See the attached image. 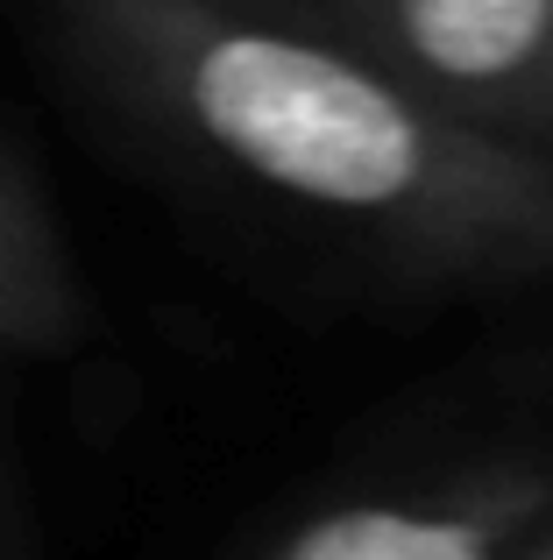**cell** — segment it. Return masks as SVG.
<instances>
[{
  "instance_id": "cell-1",
  "label": "cell",
  "mask_w": 553,
  "mask_h": 560,
  "mask_svg": "<svg viewBox=\"0 0 553 560\" xmlns=\"http://www.w3.org/2000/svg\"><path fill=\"white\" fill-rule=\"evenodd\" d=\"M156 136L426 270L553 262V150L433 107L313 22L221 0H36Z\"/></svg>"
},
{
  "instance_id": "cell-2",
  "label": "cell",
  "mask_w": 553,
  "mask_h": 560,
  "mask_svg": "<svg viewBox=\"0 0 553 560\" xmlns=\"http://www.w3.org/2000/svg\"><path fill=\"white\" fill-rule=\"evenodd\" d=\"M305 14L433 107L553 150V0H319Z\"/></svg>"
},
{
  "instance_id": "cell-3",
  "label": "cell",
  "mask_w": 553,
  "mask_h": 560,
  "mask_svg": "<svg viewBox=\"0 0 553 560\" xmlns=\"http://www.w3.org/2000/svg\"><path fill=\"white\" fill-rule=\"evenodd\" d=\"M553 476L490 468L426 497H362L298 518L263 560H518L540 547Z\"/></svg>"
},
{
  "instance_id": "cell-4",
  "label": "cell",
  "mask_w": 553,
  "mask_h": 560,
  "mask_svg": "<svg viewBox=\"0 0 553 560\" xmlns=\"http://www.w3.org/2000/svg\"><path fill=\"white\" fill-rule=\"evenodd\" d=\"M79 327L85 299L64 242H57V220L43 213L22 164L0 150V348L50 355V348L79 341Z\"/></svg>"
},
{
  "instance_id": "cell-5",
  "label": "cell",
  "mask_w": 553,
  "mask_h": 560,
  "mask_svg": "<svg viewBox=\"0 0 553 560\" xmlns=\"http://www.w3.org/2000/svg\"><path fill=\"white\" fill-rule=\"evenodd\" d=\"M221 8H263V14H284V0H221Z\"/></svg>"
},
{
  "instance_id": "cell-6",
  "label": "cell",
  "mask_w": 553,
  "mask_h": 560,
  "mask_svg": "<svg viewBox=\"0 0 553 560\" xmlns=\"http://www.w3.org/2000/svg\"><path fill=\"white\" fill-rule=\"evenodd\" d=\"M518 560H553V553H546V547H532V553H518Z\"/></svg>"
},
{
  "instance_id": "cell-7",
  "label": "cell",
  "mask_w": 553,
  "mask_h": 560,
  "mask_svg": "<svg viewBox=\"0 0 553 560\" xmlns=\"http://www.w3.org/2000/svg\"><path fill=\"white\" fill-rule=\"evenodd\" d=\"M540 547H546V553H553V533H540Z\"/></svg>"
}]
</instances>
